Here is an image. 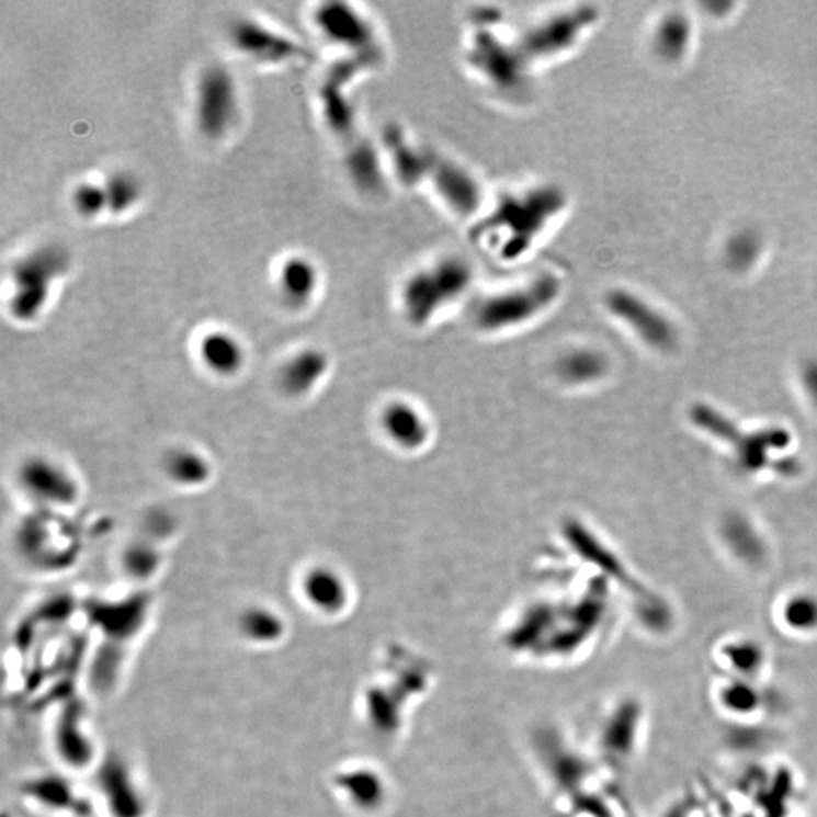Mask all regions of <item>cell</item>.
I'll return each instance as SVG.
<instances>
[{
    "label": "cell",
    "mask_w": 817,
    "mask_h": 817,
    "mask_svg": "<svg viewBox=\"0 0 817 817\" xmlns=\"http://www.w3.org/2000/svg\"><path fill=\"white\" fill-rule=\"evenodd\" d=\"M566 208L564 191L537 185L509 191L485 215L477 234L503 261L525 257Z\"/></svg>",
    "instance_id": "6da1fadb"
},
{
    "label": "cell",
    "mask_w": 817,
    "mask_h": 817,
    "mask_svg": "<svg viewBox=\"0 0 817 817\" xmlns=\"http://www.w3.org/2000/svg\"><path fill=\"white\" fill-rule=\"evenodd\" d=\"M474 282L473 265L459 254H446L408 274L401 283L402 313L422 325L464 297Z\"/></svg>",
    "instance_id": "7a4b0ae2"
},
{
    "label": "cell",
    "mask_w": 817,
    "mask_h": 817,
    "mask_svg": "<svg viewBox=\"0 0 817 817\" xmlns=\"http://www.w3.org/2000/svg\"><path fill=\"white\" fill-rule=\"evenodd\" d=\"M564 282L554 271L542 270L527 281L489 294L477 303V326L486 332L524 325L552 308L559 300Z\"/></svg>",
    "instance_id": "3957f363"
},
{
    "label": "cell",
    "mask_w": 817,
    "mask_h": 817,
    "mask_svg": "<svg viewBox=\"0 0 817 817\" xmlns=\"http://www.w3.org/2000/svg\"><path fill=\"white\" fill-rule=\"evenodd\" d=\"M71 264L70 253L59 245L35 247L11 265V317L27 322L46 309L52 290Z\"/></svg>",
    "instance_id": "277c9868"
},
{
    "label": "cell",
    "mask_w": 817,
    "mask_h": 817,
    "mask_svg": "<svg viewBox=\"0 0 817 817\" xmlns=\"http://www.w3.org/2000/svg\"><path fill=\"white\" fill-rule=\"evenodd\" d=\"M429 685V669L402 667L389 669L362 692L361 712L374 735L396 737L405 725L406 712Z\"/></svg>",
    "instance_id": "5b68a950"
},
{
    "label": "cell",
    "mask_w": 817,
    "mask_h": 817,
    "mask_svg": "<svg viewBox=\"0 0 817 817\" xmlns=\"http://www.w3.org/2000/svg\"><path fill=\"white\" fill-rule=\"evenodd\" d=\"M598 20L595 7L559 11L530 26L517 45L530 64L553 61L576 49Z\"/></svg>",
    "instance_id": "8992f818"
},
{
    "label": "cell",
    "mask_w": 817,
    "mask_h": 817,
    "mask_svg": "<svg viewBox=\"0 0 817 817\" xmlns=\"http://www.w3.org/2000/svg\"><path fill=\"white\" fill-rule=\"evenodd\" d=\"M239 117V93L232 71L225 66L206 67L194 93V123L203 138L220 141L232 133Z\"/></svg>",
    "instance_id": "52a82bcc"
},
{
    "label": "cell",
    "mask_w": 817,
    "mask_h": 817,
    "mask_svg": "<svg viewBox=\"0 0 817 817\" xmlns=\"http://www.w3.org/2000/svg\"><path fill=\"white\" fill-rule=\"evenodd\" d=\"M99 803L107 817H147L149 799L129 761L118 752L101 756L93 769Z\"/></svg>",
    "instance_id": "ba28073f"
},
{
    "label": "cell",
    "mask_w": 817,
    "mask_h": 817,
    "mask_svg": "<svg viewBox=\"0 0 817 817\" xmlns=\"http://www.w3.org/2000/svg\"><path fill=\"white\" fill-rule=\"evenodd\" d=\"M314 23L327 42L350 52V58L376 64L381 46L376 27L364 13L345 2L321 3L314 11Z\"/></svg>",
    "instance_id": "9c48e42d"
},
{
    "label": "cell",
    "mask_w": 817,
    "mask_h": 817,
    "mask_svg": "<svg viewBox=\"0 0 817 817\" xmlns=\"http://www.w3.org/2000/svg\"><path fill=\"white\" fill-rule=\"evenodd\" d=\"M466 58L488 86L506 93L524 89L532 66L518 45H504L488 31L474 34Z\"/></svg>",
    "instance_id": "30bf717a"
},
{
    "label": "cell",
    "mask_w": 817,
    "mask_h": 817,
    "mask_svg": "<svg viewBox=\"0 0 817 817\" xmlns=\"http://www.w3.org/2000/svg\"><path fill=\"white\" fill-rule=\"evenodd\" d=\"M52 747L59 763L69 771H93L101 759L87 725V705L79 696L63 701L52 728Z\"/></svg>",
    "instance_id": "8fae6325"
},
{
    "label": "cell",
    "mask_w": 817,
    "mask_h": 817,
    "mask_svg": "<svg viewBox=\"0 0 817 817\" xmlns=\"http://www.w3.org/2000/svg\"><path fill=\"white\" fill-rule=\"evenodd\" d=\"M330 787L349 810L374 817L388 808L393 788L388 776L373 763L354 761L338 768L330 776Z\"/></svg>",
    "instance_id": "7c38bea8"
},
{
    "label": "cell",
    "mask_w": 817,
    "mask_h": 817,
    "mask_svg": "<svg viewBox=\"0 0 817 817\" xmlns=\"http://www.w3.org/2000/svg\"><path fill=\"white\" fill-rule=\"evenodd\" d=\"M87 621L101 636V644L129 649L147 623L150 601L147 595L118 601L94 600L83 608Z\"/></svg>",
    "instance_id": "4fadbf2b"
},
{
    "label": "cell",
    "mask_w": 817,
    "mask_h": 817,
    "mask_svg": "<svg viewBox=\"0 0 817 817\" xmlns=\"http://www.w3.org/2000/svg\"><path fill=\"white\" fill-rule=\"evenodd\" d=\"M23 801L38 810L61 817H91L94 801L79 791L70 776L58 772H38L19 786Z\"/></svg>",
    "instance_id": "5bb4252c"
},
{
    "label": "cell",
    "mask_w": 817,
    "mask_h": 817,
    "mask_svg": "<svg viewBox=\"0 0 817 817\" xmlns=\"http://www.w3.org/2000/svg\"><path fill=\"white\" fill-rule=\"evenodd\" d=\"M230 45L259 64L281 66L305 57L306 49L296 39L250 18L235 20L229 30Z\"/></svg>",
    "instance_id": "9a60e30c"
},
{
    "label": "cell",
    "mask_w": 817,
    "mask_h": 817,
    "mask_svg": "<svg viewBox=\"0 0 817 817\" xmlns=\"http://www.w3.org/2000/svg\"><path fill=\"white\" fill-rule=\"evenodd\" d=\"M428 181L438 198L454 215L469 218L484 208V190L477 178L452 159L434 155Z\"/></svg>",
    "instance_id": "2e32d148"
},
{
    "label": "cell",
    "mask_w": 817,
    "mask_h": 817,
    "mask_svg": "<svg viewBox=\"0 0 817 817\" xmlns=\"http://www.w3.org/2000/svg\"><path fill=\"white\" fill-rule=\"evenodd\" d=\"M605 305L610 313L627 322L648 344L663 350L676 344L677 333L672 322L632 291L613 290L605 297Z\"/></svg>",
    "instance_id": "e0dca14e"
},
{
    "label": "cell",
    "mask_w": 817,
    "mask_h": 817,
    "mask_svg": "<svg viewBox=\"0 0 817 817\" xmlns=\"http://www.w3.org/2000/svg\"><path fill=\"white\" fill-rule=\"evenodd\" d=\"M19 480L27 496L47 506H69L79 492L73 474L49 457L35 456L23 462Z\"/></svg>",
    "instance_id": "ac0fdd59"
},
{
    "label": "cell",
    "mask_w": 817,
    "mask_h": 817,
    "mask_svg": "<svg viewBox=\"0 0 817 817\" xmlns=\"http://www.w3.org/2000/svg\"><path fill=\"white\" fill-rule=\"evenodd\" d=\"M540 751L542 764L554 786L566 795H576L583 788L588 780V764L579 752L574 751L564 737L545 731L540 737Z\"/></svg>",
    "instance_id": "d6986e66"
},
{
    "label": "cell",
    "mask_w": 817,
    "mask_h": 817,
    "mask_svg": "<svg viewBox=\"0 0 817 817\" xmlns=\"http://www.w3.org/2000/svg\"><path fill=\"white\" fill-rule=\"evenodd\" d=\"M382 146L386 161L402 185L412 189L418 183L428 181L434 155L413 145L400 127L386 129Z\"/></svg>",
    "instance_id": "ffe728a7"
},
{
    "label": "cell",
    "mask_w": 817,
    "mask_h": 817,
    "mask_svg": "<svg viewBox=\"0 0 817 817\" xmlns=\"http://www.w3.org/2000/svg\"><path fill=\"white\" fill-rule=\"evenodd\" d=\"M302 597L318 615L340 616L350 604L345 580L330 568L310 569L302 580Z\"/></svg>",
    "instance_id": "44dd1931"
},
{
    "label": "cell",
    "mask_w": 817,
    "mask_h": 817,
    "mask_svg": "<svg viewBox=\"0 0 817 817\" xmlns=\"http://www.w3.org/2000/svg\"><path fill=\"white\" fill-rule=\"evenodd\" d=\"M318 286H320V271L309 258L293 254L279 266V296L288 308H305L314 300Z\"/></svg>",
    "instance_id": "7402d4cb"
},
{
    "label": "cell",
    "mask_w": 817,
    "mask_h": 817,
    "mask_svg": "<svg viewBox=\"0 0 817 817\" xmlns=\"http://www.w3.org/2000/svg\"><path fill=\"white\" fill-rule=\"evenodd\" d=\"M237 633L242 642L252 647H276L285 639L288 624L285 616L270 605H247L237 617Z\"/></svg>",
    "instance_id": "603a6c76"
},
{
    "label": "cell",
    "mask_w": 817,
    "mask_h": 817,
    "mask_svg": "<svg viewBox=\"0 0 817 817\" xmlns=\"http://www.w3.org/2000/svg\"><path fill=\"white\" fill-rule=\"evenodd\" d=\"M202 365L215 376L230 377L241 372L246 362L242 342L227 330H209L203 334L197 345Z\"/></svg>",
    "instance_id": "cb8c5ba5"
},
{
    "label": "cell",
    "mask_w": 817,
    "mask_h": 817,
    "mask_svg": "<svg viewBox=\"0 0 817 817\" xmlns=\"http://www.w3.org/2000/svg\"><path fill=\"white\" fill-rule=\"evenodd\" d=\"M384 155L365 138L347 145L345 169L350 181L365 194L381 193L385 186Z\"/></svg>",
    "instance_id": "d4e9b609"
},
{
    "label": "cell",
    "mask_w": 817,
    "mask_h": 817,
    "mask_svg": "<svg viewBox=\"0 0 817 817\" xmlns=\"http://www.w3.org/2000/svg\"><path fill=\"white\" fill-rule=\"evenodd\" d=\"M327 361L320 350L305 349L293 354L279 372V386L286 396L302 397L310 393L326 373Z\"/></svg>",
    "instance_id": "484cf974"
},
{
    "label": "cell",
    "mask_w": 817,
    "mask_h": 817,
    "mask_svg": "<svg viewBox=\"0 0 817 817\" xmlns=\"http://www.w3.org/2000/svg\"><path fill=\"white\" fill-rule=\"evenodd\" d=\"M163 469L171 481L186 488L206 484L211 476L208 459L189 446L171 450L163 459Z\"/></svg>",
    "instance_id": "4316f807"
},
{
    "label": "cell",
    "mask_w": 817,
    "mask_h": 817,
    "mask_svg": "<svg viewBox=\"0 0 817 817\" xmlns=\"http://www.w3.org/2000/svg\"><path fill=\"white\" fill-rule=\"evenodd\" d=\"M692 42V23L681 13L665 15L654 37L657 54L667 61H680Z\"/></svg>",
    "instance_id": "83f0119b"
},
{
    "label": "cell",
    "mask_w": 817,
    "mask_h": 817,
    "mask_svg": "<svg viewBox=\"0 0 817 817\" xmlns=\"http://www.w3.org/2000/svg\"><path fill=\"white\" fill-rule=\"evenodd\" d=\"M103 186H105L107 213L114 217L131 213L143 197L141 182L131 171H113L103 181Z\"/></svg>",
    "instance_id": "f1b7e54d"
},
{
    "label": "cell",
    "mask_w": 817,
    "mask_h": 817,
    "mask_svg": "<svg viewBox=\"0 0 817 817\" xmlns=\"http://www.w3.org/2000/svg\"><path fill=\"white\" fill-rule=\"evenodd\" d=\"M71 206L79 217L94 220L107 213V201L103 183L94 181L79 182L71 191Z\"/></svg>",
    "instance_id": "f546056e"
},
{
    "label": "cell",
    "mask_w": 817,
    "mask_h": 817,
    "mask_svg": "<svg viewBox=\"0 0 817 817\" xmlns=\"http://www.w3.org/2000/svg\"><path fill=\"white\" fill-rule=\"evenodd\" d=\"M761 238L756 230H740L729 239L725 257L728 265L737 271L751 269L761 253Z\"/></svg>",
    "instance_id": "4dcf8cb0"
},
{
    "label": "cell",
    "mask_w": 817,
    "mask_h": 817,
    "mask_svg": "<svg viewBox=\"0 0 817 817\" xmlns=\"http://www.w3.org/2000/svg\"><path fill=\"white\" fill-rule=\"evenodd\" d=\"M159 561H161V554L157 545L147 544V542L131 545L123 556L126 572L134 579H149L157 574Z\"/></svg>",
    "instance_id": "1f68e13d"
},
{
    "label": "cell",
    "mask_w": 817,
    "mask_h": 817,
    "mask_svg": "<svg viewBox=\"0 0 817 817\" xmlns=\"http://www.w3.org/2000/svg\"><path fill=\"white\" fill-rule=\"evenodd\" d=\"M719 701L725 712L739 713V715L756 712L760 704L759 692L756 691L754 683L745 680L725 684L720 691Z\"/></svg>",
    "instance_id": "d6a6232c"
}]
</instances>
